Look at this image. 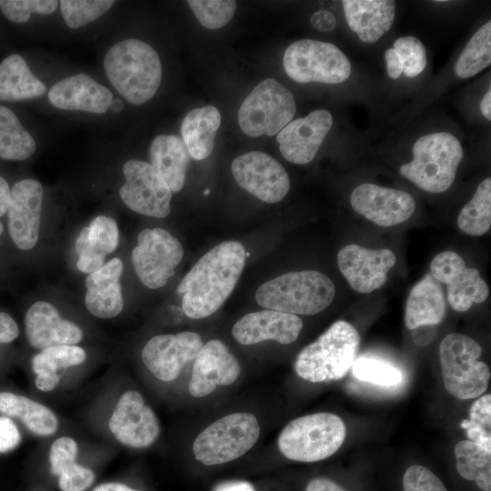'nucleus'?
Returning <instances> with one entry per match:
<instances>
[{"label": "nucleus", "instance_id": "f257e3e1", "mask_svg": "<svg viewBox=\"0 0 491 491\" xmlns=\"http://www.w3.org/2000/svg\"><path fill=\"white\" fill-rule=\"evenodd\" d=\"M245 263L246 251L237 241L222 242L205 254L177 286L185 315L199 319L216 312L233 292Z\"/></svg>", "mask_w": 491, "mask_h": 491}, {"label": "nucleus", "instance_id": "f03ea898", "mask_svg": "<svg viewBox=\"0 0 491 491\" xmlns=\"http://www.w3.org/2000/svg\"><path fill=\"white\" fill-rule=\"evenodd\" d=\"M104 66L113 86L133 105L150 100L161 83L158 54L138 39H126L114 45L105 56Z\"/></svg>", "mask_w": 491, "mask_h": 491}, {"label": "nucleus", "instance_id": "7ed1b4c3", "mask_svg": "<svg viewBox=\"0 0 491 491\" xmlns=\"http://www.w3.org/2000/svg\"><path fill=\"white\" fill-rule=\"evenodd\" d=\"M336 289L326 275L305 270L283 274L262 284L256 293L257 303L269 310L311 316L325 310L334 300Z\"/></svg>", "mask_w": 491, "mask_h": 491}, {"label": "nucleus", "instance_id": "20e7f679", "mask_svg": "<svg viewBox=\"0 0 491 491\" xmlns=\"http://www.w3.org/2000/svg\"><path fill=\"white\" fill-rule=\"evenodd\" d=\"M412 154V161L400 166V175L418 188L438 194L453 185L464 149L453 134L436 132L419 137Z\"/></svg>", "mask_w": 491, "mask_h": 491}, {"label": "nucleus", "instance_id": "39448f33", "mask_svg": "<svg viewBox=\"0 0 491 491\" xmlns=\"http://www.w3.org/2000/svg\"><path fill=\"white\" fill-rule=\"evenodd\" d=\"M359 345L357 330L348 322L338 320L300 351L295 371L312 383L340 379L355 362Z\"/></svg>", "mask_w": 491, "mask_h": 491}, {"label": "nucleus", "instance_id": "423d86ee", "mask_svg": "<svg viewBox=\"0 0 491 491\" xmlns=\"http://www.w3.org/2000/svg\"><path fill=\"white\" fill-rule=\"evenodd\" d=\"M346 428L332 413H316L289 422L278 436V448L288 459L316 462L334 455L343 445Z\"/></svg>", "mask_w": 491, "mask_h": 491}, {"label": "nucleus", "instance_id": "0eeeda50", "mask_svg": "<svg viewBox=\"0 0 491 491\" xmlns=\"http://www.w3.org/2000/svg\"><path fill=\"white\" fill-rule=\"evenodd\" d=\"M482 347L463 334H449L439 346L443 382L449 394L458 399H474L486 392L490 379L488 366L478 361Z\"/></svg>", "mask_w": 491, "mask_h": 491}, {"label": "nucleus", "instance_id": "6e6552de", "mask_svg": "<svg viewBox=\"0 0 491 491\" xmlns=\"http://www.w3.org/2000/svg\"><path fill=\"white\" fill-rule=\"evenodd\" d=\"M260 435L256 417L250 413H234L205 428L195 439L193 453L205 466L233 461L250 450Z\"/></svg>", "mask_w": 491, "mask_h": 491}, {"label": "nucleus", "instance_id": "1a4fd4ad", "mask_svg": "<svg viewBox=\"0 0 491 491\" xmlns=\"http://www.w3.org/2000/svg\"><path fill=\"white\" fill-rule=\"evenodd\" d=\"M284 69L293 81L340 84L351 75L347 56L335 45L314 39L292 43L283 56Z\"/></svg>", "mask_w": 491, "mask_h": 491}, {"label": "nucleus", "instance_id": "9d476101", "mask_svg": "<svg viewBox=\"0 0 491 491\" xmlns=\"http://www.w3.org/2000/svg\"><path fill=\"white\" fill-rule=\"evenodd\" d=\"M296 104L291 91L274 78L259 83L238 110V124L251 137L277 135L291 122Z\"/></svg>", "mask_w": 491, "mask_h": 491}, {"label": "nucleus", "instance_id": "9b49d317", "mask_svg": "<svg viewBox=\"0 0 491 491\" xmlns=\"http://www.w3.org/2000/svg\"><path fill=\"white\" fill-rule=\"evenodd\" d=\"M184 256L181 243L163 228L144 229L137 235L131 261L141 283L148 288L164 286Z\"/></svg>", "mask_w": 491, "mask_h": 491}, {"label": "nucleus", "instance_id": "f8f14e48", "mask_svg": "<svg viewBox=\"0 0 491 491\" xmlns=\"http://www.w3.org/2000/svg\"><path fill=\"white\" fill-rule=\"evenodd\" d=\"M122 171L125 184L119 195L128 208L157 218L169 215L172 191L149 163L131 159L124 164Z\"/></svg>", "mask_w": 491, "mask_h": 491}, {"label": "nucleus", "instance_id": "ddd939ff", "mask_svg": "<svg viewBox=\"0 0 491 491\" xmlns=\"http://www.w3.org/2000/svg\"><path fill=\"white\" fill-rule=\"evenodd\" d=\"M231 170L243 189L266 203L283 200L290 189L286 169L264 152L250 151L238 155L232 162Z\"/></svg>", "mask_w": 491, "mask_h": 491}, {"label": "nucleus", "instance_id": "4468645a", "mask_svg": "<svg viewBox=\"0 0 491 491\" xmlns=\"http://www.w3.org/2000/svg\"><path fill=\"white\" fill-rule=\"evenodd\" d=\"M430 275L447 288V300L457 312L467 311L473 304L483 303L489 296V287L477 269L466 267L456 252L437 254L430 263Z\"/></svg>", "mask_w": 491, "mask_h": 491}, {"label": "nucleus", "instance_id": "2eb2a0df", "mask_svg": "<svg viewBox=\"0 0 491 491\" xmlns=\"http://www.w3.org/2000/svg\"><path fill=\"white\" fill-rule=\"evenodd\" d=\"M202 346V339L195 332L157 335L147 341L141 356L154 376L170 382L186 364L195 360Z\"/></svg>", "mask_w": 491, "mask_h": 491}, {"label": "nucleus", "instance_id": "dca6fc26", "mask_svg": "<svg viewBox=\"0 0 491 491\" xmlns=\"http://www.w3.org/2000/svg\"><path fill=\"white\" fill-rule=\"evenodd\" d=\"M108 425L117 441L135 448L149 446L160 433L155 412L145 403L142 395L134 390L121 396Z\"/></svg>", "mask_w": 491, "mask_h": 491}, {"label": "nucleus", "instance_id": "f3484780", "mask_svg": "<svg viewBox=\"0 0 491 491\" xmlns=\"http://www.w3.org/2000/svg\"><path fill=\"white\" fill-rule=\"evenodd\" d=\"M350 204L356 213L384 227L408 220L416 210L409 193L371 183L357 185L351 193Z\"/></svg>", "mask_w": 491, "mask_h": 491}, {"label": "nucleus", "instance_id": "a211bd4d", "mask_svg": "<svg viewBox=\"0 0 491 491\" xmlns=\"http://www.w3.org/2000/svg\"><path fill=\"white\" fill-rule=\"evenodd\" d=\"M396 262V255L390 249L374 250L355 244L342 247L337 255L340 272L350 286L361 294L383 286Z\"/></svg>", "mask_w": 491, "mask_h": 491}, {"label": "nucleus", "instance_id": "6ab92c4d", "mask_svg": "<svg viewBox=\"0 0 491 491\" xmlns=\"http://www.w3.org/2000/svg\"><path fill=\"white\" fill-rule=\"evenodd\" d=\"M43 197V186L35 179L20 180L11 189L6 212L8 232L14 244L21 250L32 249L38 241Z\"/></svg>", "mask_w": 491, "mask_h": 491}, {"label": "nucleus", "instance_id": "aec40b11", "mask_svg": "<svg viewBox=\"0 0 491 491\" xmlns=\"http://www.w3.org/2000/svg\"><path fill=\"white\" fill-rule=\"evenodd\" d=\"M333 121L329 111L318 109L288 123L276 135L284 158L296 165L310 163L330 131Z\"/></svg>", "mask_w": 491, "mask_h": 491}, {"label": "nucleus", "instance_id": "412c9836", "mask_svg": "<svg viewBox=\"0 0 491 491\" xmlns=\"http://www.w3.org/2000/svg\"><path fill=\"white\" fill-rule=\"evenodd\" d=\"M239 375V363L228 347L218 339L210 340L194 360L189 393L195 397L206 396L217 386L232 385Z\"/></svg>", "mask_w": 491, "mask_h": 491}, {"label": "nucleus", "instance_id": "4be33fe9", "mask_svg": "<svg viewBox=\"0 0 491 491\" xmlns=\"http://www.w3.org/2000/svg\"><path fill=\"white\" fill-rule=\"evenodd\" d=\"M303 328V321L296 315L262 310L241 317L233 326L232 335L241 345H254L273 340L283 345L294 343Z\"/></svg>", "mask_w": 491, "mask_h": 491}, {"label": "nucleus", "instance_id": "5701e85b", "mask_svg": "<svg viewBox=\"0 0 491 491\" xmlns=\"http://www.w3.org/2000/svg\"><path fill=\"white\" fill-rule=\"evenodd\" d=\"M25 327L30 345L41 350L55 346L76 345L83 338L82 329L63 318L56 307L46 301H37L28 308Z\"/></svg>", "mask_w": 491, "mask_h": 491}, {"label": "nucleus", "instance_id": "b1692460", "mask_svg": "<svg viewBox=\"0 0 491 491\" xmlns=\"http://www.w3.org/2000/svg\"><path fill=\"white\" fill-rule=\"evenodd\" d=\"M50 103L63 110L105 113L113 99L111 91L86 74L65 77L47 94Z\"/></svg>", "mask_w": 491, "mask_h": 491}, {"label": "nucleus", "instance_id": "393cba45", "mask_svg": "<svg viewBox=\"0 0 491 491\" xmlns=\"http://www.w3.org/2000/svg\"><path fill=\"white\" fill-rule=\"evenodd\" d=\"M123 262L115 257L85 278V305L90 314L108 319L118 316L124 307L120 278Z\"/></svg>", "mask_w": 491, "mask_h": 491}, {"label": "nucleus", "instance_id": "a878e982", "mask_svg": "<svg viewBox=\"0 0 491 491\" xmlns=\"http://www.w3.org/2000/svg\"><path fill=\"white\" fill-rule=\"evenodd\" d=\"M119 244V230L115 219L106 215L95 216L87 226L82 228L75 249L79 258L77 269L91 274L105 265V257L115 252Z\"/></svg>", "mask_w": 491, "mask_h": 491}, {"label": "nucleus", "instance_id": "bb28decb", "mask_svg": "<svg viewBox=\"0 0 491 491\" xmlns=\"http://www.w3.org/2000/svg\"><path fill=\"white\" fill-rule=\"evenodd\" d=\"M349 28L366 44L379 40L393 25L396 2L392 0H343Z\"/></svg>", "mask_w": 491, "mask_h": 491}, {"label": "nucleus", "instance_id": "cd10ccee", "mask_svg": "<svg viewBox=\"0 0 491 491\" xmlns=\"http://www.w3.org/2000/svg\"><path fill=\"white\" fill-rule=\"evenodd\" d=\"M446 301L442 286L430 274L417 282L408 296L405 324L408 329L439 324L446 315Z\"/></svg>", "mask_w": 491, "mask_h": 491}, {"label": "nucleus", "instance_id": "c85d7f7f", "mask_svg": "<svg viewBox=\"0 0 491 491\" xmlns=\"http://www.w3.org/2000/svg\"><path fill=\"white\" fill-rule=\"evenodd\" d=\"M149 156L150 165L172 193L179 192L185 185L190 159L183 140L173 135H157L151 143Z\"/></svg>", "mask_w": 491, "mask_h": 491}, {"label": "nucleus", "instance_id": "c756f323", "mask_svg": "<svg viewBox=\"0 0 491 491\" xmlns=\"http://www.w3.org/2000/svg\"><path fill=\"white\" fill-rule=\"evenodd\" d=\"M221 124V115L213 105L190 111L181 124V135L191 157L203 160L208 157Z\"/></svg>", "mask_w": 491, "mask_h": 491}, {"label": "nucleus", "instance_id": "7c9ffc66", "mask_svg": "<svg viewBox=\"0 0 491 491\" xmlns=\"http://www.w3.org/2000/svg\"><path fill=\"white\" fill-rule=\"evenodd\" d=\"M77 443L71 437L62 436L54 441L49 453L51 473L59 476L61 491H85L95 480L94 472L78 465Z\"/></svg>", "mask_w": 491, "mask_h": 491}, {"label": "nucleus", "instance_id": "2f4dec72", "mask_svg": "<svg viewBox=\"0 0 491 491\" xmlns=\"http://www.w3.org/2000/svg\"><path fill=\"white\" fill-rule=\"evenodd\" d=\"M45 85L31 72L25 60L18 54L0 62V100L22 101L45 95Z\"/></svg>", "mask_w": 491, "mask_h": 491}, {"label": "nucleus", "instance_id": "473e14b6", "mask_svg": "<svg viewBox=\"0 0 491 491\" xmlns=\"http://www.w3.org/2000/svg\"><path fill=\"white\" fill-rule=\"evenodd\" d=\"M0 412L19 418L31 432L38 436L53 435L58 427L56 416L47 406L13 393H0Z\"/></svg>", "mask_w": 491, "mask_h": 491}, {"label": "nucleus", "instance_id": "72a5a7b5", "mask_svg": "<svg viewBox=\"0 0 491 491\" xmlns=\"http://www.w3.org/2000/svg\"><path fill=\"white\" fill-rule=\"evenodd\" d=\"M33 136L9 108L0 105V158L23 161L35 151Z\"/></svg>", "mask_w": 491, "mask_h": 491}, {"label": "nucleus", "instance_id": "f704fd0d", "mask_svg": "<svg viewBox=\"0 0 491 491\" xmlns=\"http://www.w3.org/2000/svg\"><path fill=\"white\" fill-rule=\"evenodd\" d=\"M455 456L457 472L464 479L475 481L482 491H491V451L462 440L456 445Z\"/></svg>", "mask_w": 491, "mask_h": 491}, {"label": "nucleus", "instance_id": "c9c22d12", "mask_svg": "<svg viewBox=\"0 0 491 491\" xmlns=\"http://www.w3.org/2000/svg\"><path fill=\"white\" fill-rule=\"evenodd\" d=\"M457 225L464 233L480 236L491 226V178H485L477 186L473 197L461 209Z\"/></svg>", "mask_w": 491, "mask_h": 491}, {"label": "nucleus", "instance_id": "e433bc0d", "mask_svg": "<svg viewBox=\"0 0 491 491\" xmlns=\"http://www.w3.org/2000/svg\"><path fill=\"white\" fill-rule=\"evenodd\" d=\"M491 64V21H487L470 38L455 65L456 76L467 79Z\"/></svg>", "mask_w": 491, "mask_h": 491}, {"label": "nucleus", "instance_id": "4c0bfd02", "mask_svg": "<svg viewBox=\"0 0 491 491\" xmlns=\"http://www.w3.org/2000/svg\"><path fill=\"white\" fill-rule=\"evenodd\" d=\"M85 351L75 345L55 346L42 349L32 359L35 374L58 373L60 369L78 366L85 362Z\"/></svg>", "mask_w": 491, "mask_h": 491}, {"label": "nucleus", "instance_id": "58836bf2", "mask_svg": "<svg viewBox=\"0 0 491 491\" xmlns=\"http://www.w3.org/2000/svg\"><path fill=\"white\" fill-rule=\"evenodd\" d=\"M461 426L470 441L491 451V395L476 399L471 406L470 416L463 420Z\"/></svg>", "mask_w": 491, "mask_h": 491}, {"label": "nucleus", "instance_id": "ea45409f", "mask_svg": "<svg viewBox=\"0 0 491 491\" xmlns=\"http://www.w3.org/2000/svg\"><path fill=\"white\" fill-rule=\"evenodd\" d=\"M351 368L356 378L376 386H393L403 380V374L398 368L374 358H357Z\"/></svg>", "mask_w": 491, "mask_h": 491}, {"label": "nucleus", "instance_id": "a19ab883", "mask_svg": "<svg viewBox=\"0 0 491 491\" xmlns=\"http://www.w3.org/2000/svg\"><path fill=\"white\" fill-rule=\"evenodd\" d=\"M61 14L68 27L76 29L91 23L109 10L112 0H62Z\"/></svg>", "mask_w": 491, "mask_h": 491}, {"label": "nucleus", "instance_id": "79ce46f5", "mask_svg": "<svg viewBox=\"0 0 491 491\" xmlns=\"http://www.w3.org/2000/svg\"><path fill=\"white\" fill-rule=\"evenodd\" d=\"M188 5L199 23L207 29H218L228 24L236 10L233 0H188Z\"/></svg>", "mask_w": 491, "mask_h": 491}, {"label": "nucleus", "instance_id": "37998d69", "mask_svg": "<svg viewBox=\"0 0 491 491\" xmlns=\"http://www.w3.org/2000/svg\"><path fill=\"white\" fill-rule=\"evenodd\" d=\"M393 48L400 56L406 76L415 77L424 71L427 65L426 49L418 38L399 37L395 41Z\"/></svg>", "mask_w": 491, "mask_h": 491}, {"label": "nucleus", "instance_id": "c03bdc74", "mask_svg": "<svg viewBox=\"0 0 491 491\" xmlns=\"http://www.w3.org/2000/svg\"><path fill=\"white\" fill-rule=\"evenodd\" d=\"M55 0H0V10L10 21L23 24L29 20L31 14L49 15L58 5Z\"/></svg>", "mask_w": 491, "mask_h": 491}, {"label": "nucleus", "instance_id": "a18cd8bd", "mask_svg": "<svg viewBox=\"0 0 491 491\" xmlns=\"http://www.w3.org/2000/svg\"><path fill=\"white\" fill-rule=\"evenodd\" d=\"M404 491H447L442 481L427 467L409 466L403 476Z\"/></svg>", "mask_w": 491, "mask_h": 491}, {"label": "nucleus", "instance_id": "49530a36", "mask_svg": "<svg viewBox=\"0 0 491 491\" xmlns=\"http://www.w3.org/2000/svg\"><path fill=\"white\" fill-rule=\"evenodd\" d=\"M21 441L15 424L7 416H0V453L15 449Z\"/></svg>", "mask_w": 491, "mask_h": 491}, {"label": "nucleus", "instance_id": "de8ad7c7", "mask_svg": "<svg viewBox=\"0 0 491 491\" xmlns=\"http://www.w3.org/2000/svg\"><path fill=\"white\" fill-rule=\"evenodd\" d=\"M18 336L19 328L14 318L6 313L0 312V343H10Z\"/></svg>", "mask_w": 491, "mask_h": 491}, {"label": "nucleus", "instance_id": "09e8293b", "mask_svg": "<svg viewBox=\"0 0 491 491\" xmlns=\"http://www.w3.org/2000/svg\"><path fill=\"white\" fill-rule=\"evenodd\" d=\"M312 26L319 32H330L336 25L335 15L327 10L315 12L310 19Z\"/></svg>", "mask_w": 491, "mask_h": 491}, {"label": "nucleus", "instance_id": "8fccbe9b", "mask_svg": "<svg viewBox=\"0 0 491 491\" xmlns=\"http://www.w3.org/2000/svg\"><path fill=\"white\" fill-rule=\"evenodd\" d=\"M386 73L391 79H397L403 73V65L398 53L392 47L386 51Z\"/></svg>", "mask_w": 491, "mask_h": 491}, {"label": "nucleus", "instance_id": "3c124183", "mask_svg": "<svg viewBox=\"0 0 491 491\" xmlns=\"http://www.w3.org/2000/svg\"><path fill=\"white\" fill-rule=\"evenodd\" d=\"M305 491H346L341 486L326 477L310 480Z\"/></svg>", "mask_w": 491, "mask_h": 491}, {"label": "nucleus", "instance_id": "603ef678", "mask_svg": "<svg viewBox=\"0 0 491 491\" xmlns=\"http://www.w3.org/2000/svg\"><path fill=\"white\" fill-rule=\"evenodd\" d=\"M60 375L58 373H41L36 375L35 386L43 392L52 391L59 383Z\"/></svg>", "mask_w": 491, "mask_h": 491}, {"label": "nucleus", "instance_id": "864d4df0", "mask_svg": "<svg viewBox=\"0 0 491 491\" xmlns=\"http://www.w3.org/2000/svg\"><path fill=\"white\" fill-rule=\"evenodd\" d=\"M213 491H255L254 486L246 481L235 480L218 484Z\"/></svg>", "mask_w": 491, "mask_h": 491}, {"label": "nucleus", "instance_id": "5fc2aeb1", "mask_svg": "<svg viewBox=\"0 0 491 491\" xmlns=\"http://www.w3.org/2000/svg\"><path fill=\"white\" fill-rule=\"evenodd\" d=\"M10 195V187L6 180L0 175V217L7 212Z\"/></svg>", "mask_w": 491, "mask_h": 491}, {"label": "nucleus", "instance_id": "6e6d98bb", "mask_svg": "<svg viewBox=\"0 0 491 491\" xmlns=\"http://www.w3.org/2000/svg\"><path fill=\"white\" fill-rule=\"evenodd\" d=\"M93 491H139L120 483H104L93 489Z\"/></svg>", "mask_w": 491, "mask_h": 491}, {"label": "nucleus", "instance_id": "4d7b16f0", "mask_svg": "<svg viewBox=\"0 0 491 491\" xmlns=\"http://www.w3.org/2000/svg\"><path fill=\"white\" fill-rule=\"evenodd\" d=\"M480 110L483 116L487 120H491V91L490 88L484 95L480 102Z\"/></svg>", "mask_w": 491, "mask_h": 491}, {"label": "nucleus", "instance_id": "13d9d810", "mask_svg": "<svg viewBox=\"0 0 491 491\" xmlns=\"http://www.w3.org/2000/svg\"><path fill=\"white\" fill-rule=\"evenodd\" d=\"M109 108H111V110L113 112H115V113H119L120 111L123 110L124 104H123L122 100H120L118 98H113L112 101H111Z\"/></svg>", "mask_w": 491, "mask_h": 491}, {"label": "nucleus", "instance_id": "bf43d9fd", "mask_svg": "<svg viewBox=\"0 0 491 491\" xmlns=\"http://www.w3.org/2000/svg\"><path fill=\"white\" fill-rule=\"evenodd\" d=\"M4 231V227H3V225L0 223V235H2Z\"/></svg>", "mask_w": 491, "mask_h": 491}]
</instances>
